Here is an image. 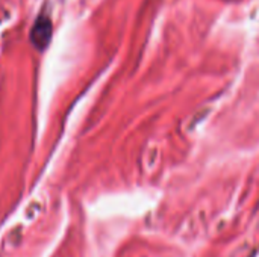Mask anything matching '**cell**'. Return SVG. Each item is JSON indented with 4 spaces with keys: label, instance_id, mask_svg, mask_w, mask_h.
<instances>
[{
    "label": "cell",
    "instance_id": "6da1fadb",
    "mask_svg": "<svg viewBox=\"0 0 259 257\" xmlns=\"http://www.w3.org/2000/svg\"><path fill=\"white\" fill-rule=\"evenodd\" d=\"M52 33H53V24H52V20L50 17L41 14L33 26H32V30H30V42L39 50L42 52L49 44H50V39H52Z\"/></svg>",
    "mask_w": 259,
    "mask_h": 257
}]
</instances>
